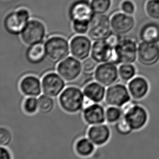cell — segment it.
<instances>
[{"label": "cell", "instance_id": "cell-1", "mask_svg": "<svg viewBox=\"0 0 159 159\" xmlns=\"http://www.w3.org/2000/svg\"><path fill=\"white\" fill-rule=\"evenodd\" d=\"M60 106L66 112L77 113L84 109L85 97L80 88L69 86L58 97Z\"/></svg>", "mask_w": 159, "mask_h": 159}, {"label": "cell", "instance_id": "cell-2", "mask_svg": "<svg viewBox=\"0 0 159 159\" xmlns=\"http://www.w3.org/2000/svg\"><path fill=\"white\" fill-rule=\"evenodd\" d=\"M123 117L133 131H139L146 125L148 121V113L139 104L129 102L123 107Z\"/></svg>", "mask_w": 159, "mask_h": 159}, {"label": "cell", "instance_id": "cell-3", "mask_svg": "<svg viewBox=\"0 0 159 159\" xmlns=\"http://www.w3.org/2000/svg\"><path fill=\"white\" fill-rule=\"evenodd\" d=\"M138 47L133 39H121L114 48V56L111 63L115 65L133 64L138 59Z\"/></svg>", "mask_w": 159, "mask_h": 159}, {"label": "cell", "instance_id": "cell-4", "mask_svg": "<svg viewBox=\"0 0 159 159\" xmlns=\"http://www.w3.org/2000/svg\"><path fill=\"white\" fill-rule=\"evenodd\" d=\"M46 57L52 62L59 63L69 57L70 43L60 36H53L44 43Z\"/></svg>", "mask_w": 159, "mask_h": 159}, {"label": "cell", "instance_id": "cell-5", "mask_svg": "<svg viewBox=\"0 0 159 159\" xmlns=\"http://www.w3.org/2000/svg\"><path fill=\"white\" fill-rule=\"evenodd\" d=\"M131 100L127 86L125 84H115L107 88L103 103L106 107L113 106L122 108Z\"/></svg>", "mask_w": 159, "mask_h": 159}, {"label": "cell", "instance_id": "cell-6", "mask_svg": "<svg viewBox=\"0 0 159 159\" xmlns=\"http://www.w3.org/2000/svg\"><path fill=\"white\" fill-rule=\"evenodd\" d=\"M30 20V13L26 8H21L7 15L4 20V28L11 35H21Z\"/></svg>", "mask_w": 159, "mask_h": 159}, {"label": "cell", "instance_id": "cell-7", "mask_svg": "<svg viewBox=\"0 0 159 159\" xmlns=\"http://www.w3.org/2000/svg\"><path fill=\"white\" fill-rule=\"evenodd\" d=\"M112 32L110 19L105 14H95L90 24L88 35L92 41L106 40Z\"/></svg>", "mask_w": 159, "mask_h": 159}, {"label": "cell", "instance_id": "cell-8", "mask_svg": "<svg viewBox=\"0 0 159 159\" xmlns=\"http://www.w3.org/2000/svg\"><path fill=\"white\" fill-rule=\"evenodd\" d=\"M45 36V25L37 19L30 20L21 33L22 41L29 46L42 43Z\"/></svg>", "mask_w": 159, "mask_h": 159}, {"label": "cell", "instance_id": "cell-9", "mask_svg": "<svg viewBox=\"0 0 159 159\" xmlns=\"http://www.w3.org/2000/svg\"><path fill=\"white\" fill-rule=\"evenodd\" d=\"M57 73L67 82L75 81L81 75L82 63L74 57L69 56L59 62L57 67Z\"/></svg>", "mask_w": 159, "mask_h": 159}, {"label": "cell", "instance_id": "cell-10", "mask_svg": "<svg viewBox=\"0 0 159 159\" xmlns=\"http://www.w3.org/2000/svg\"><path fill=\"white\" fill-rule=\"evenodd\" d=\"M94 78L96 81L108 87L116 84L120 78L118 68L112 63H101L94 72Z\"/></svg>", "mask_w": 159, "mask_h": 159}, {"label": "cell", "instance_id": "cell-11", "mask_svg": "<svg viewBox=\"0 0 159 159\" xmlns=\"http://www.w3.org/2000/svg\"><path fill=\"white\" fill-rule=\"evenodd\" d=\"M137 60L146 67L157 64L159 62V44L141 41L138 45Z\"/></svg>", "mask_w": 159, "mask_h": 159}, {"label": "cell", "instance_id": "cell-12", "mask_svg": "<svg viewBox=\"0 0 159 159\" xmlns=\"http://www.w3.org/2000/svg\"><path fill=\"white\" fill-rule=\"evenodd\" d=\"M65 82L58 73L47 74L41 80L43 92L50 97L57 98L66 88Z\"/></svg>", "mask_w": 159, "mask_h": 159}, {"label": "cell", "instance_id": "cell-13", "mask_svg": "<svg viewBox=\"0 0 159 159\" xmlns=\"http://www.w3.org/2000/svg\"><path fill=\"white\" fill-rule=\"evenodd\" d=\"M92 45L89 37L78 35L73 37L70 41V53L75 58L83 61L91 55Z\"/></svg>", "mask_w": 159, "mask_h": 159}, {"label": "cell", "instance_id": "cell-14", "mask_svg": "<svg viewBox=\"0 0 159 159\" xmlns=\"http://www.w3.org/2000/svg\"><path fill=\"white\" fill-rule=\"evenodd\" d=\"M70 17L72 22H84L90 23L95 14L90 3L81 0L74 3L70 9Z\"/></svg>", "mask_w": 159, "mask_h": 159}, {"label": "cell", "instance_id": "cell-15", "mask_svg": "<svg viewBox=\"0 0 159 159\" xmlns=\"http://www.w3.org/2000/svg\"><path fill=\"white\" fill-rule=\"evenodd\" d=\"M110 21L112 32L120 36L130 32L135 25V20L133 15H128L123 12L114 14Z\"/></svg>", "mask_w": 159, "mask_h": 159}, {"label": "cell", "instance_id": "cell-16", "mask_svg": "<svg viewBox=\"0 0 159 159\" xmlns=\"http://www.w3.org/2000/svg\"><path fill=\"white\" fill-rule=\"evenodd\" d=\"M106 109L103 103L91 104L83 110L84 120L90 126L106 123Z\"/></svg>", "mask_w": 159, "mask_h": 159}, {"label": "cell", "instance_id": "cell-17", "mask_svg": "<svg viewBox=\"0 0 159 159\" xmlns=\"http://www.w3.org/2000/svg\"><path fill=\"white\" fill-rule=\"evenodd\" d=\"M114 56V47L106 40L95 41L91 51V57L98 63L111 62Z\"/></svg>", "mask_w": 159, "mask_h": 159}, {"label": "cell", "instance_id": "cell-18", "mask_svg": "<svg viewBox=\"0 0 159 159\" xmlns=\"http://www.w3.org/2000/svg\"><path fill=\"white\" fill-rule=\"evenodd\" d=\"M127 87L132 100H140L144 98L150 90V84L146 78L138 76L128 82Z\"/></svg>", "mask_w": 159, "mask_h": 159}, {"label": "cell", "instance_id": "cell-19", "mask_svg": "<svg viewBox=\"0 0 159 159\" xmlns=\"http://www.w3.org/2000/svg\"><path fill=\"white\" fill-rule=\"evenodd\" d=\"M110 136L111 130L107 123L90 126L87 136L96 146L106 144L109 140Z\"/></svg>", "mask_w": 159, "mask_h": 159}, {"label": "cell", "instance_id": "cell-20", "mask_svg": "<svg viewBox=\"0 0 159 159\" xmlns=\"http://www.w3.org/2000/svg\"><path fill=\"white\" fill-rule=\"evenodd\" d=\"M20 89L26 97H39L43 92L41 81L33 75H27L22 78L19 82Z\"/></svg>", "mask_w": 159, "mask_h": 159}, {"label": "cell", "instance_id": "cell-21", "mask_svg": "<svg viewBox=\"0 0 159 159\" xmlns=\"http://www.w3.org/2000/svg\"><path fill=\"white\" fill-rule=\"evenodd\" d=\"M106 87L96 81L86 84L83 92L85 98L93 103H103L106 97Z\"/></svg>", "mask_w": 159, "mask_h": 159}, {"label": "cell", "instance_id": "cell-22", "mask_svg": "<svg viewBox=\"0 0 159 159\" xmlns=\"http://www.w3.org/2000/svg\"><path fill=\"white\" fill-rule=\"evenodd\" d=\"M141 41L146 43H159V25L155 22L144 24L139 32Z\"/></svg>", "mask_w": 159, "mask_h": 159}, {"label": "cell", "instance_id": "cell-23", "mask_svg": "<svg viewBox=\"0 0 159 159\" xmlns=\"http://www.w3.org/2000/svg\"><path fill=\"white\" fill-rule=\"evenodd\" d=\"M46 57L45 49L43 44L40 43L32 45L26 51V58L33 64L41 62Z\"/></svg>", "mask_w": 159, "mask_h": 159}, {"label": "cell", "instance_id": "cell-24", "mask_svg": "<svg viewBox=\"0 0 159 159\" xmlns=\"http://www.w3.org/2000/svg\"><path fill=\"white\" fill-rule=\"evenodd\" d=\"M96 146L88 137L78 140L75 145V150L78 155L83 157L90 156L95 151Z\"/></svg>", "mask_w": 159, "mask_h": 159}, {"label": "cell", "instance_id": "cell-25", "mask_svg": "<svg viewBox=\"0 0 159 159\" xmlns=\"http://www.w3.org/2000/svg\"><path fill=\"white\" fill-rule=\"evenodd\" d=\"M38 111L47 114L52 112L56 104V98L48 96V95L41 94L38 97Z\"/></svg>", "mask_w": 159, "mask_h": 159}, {"label": "cell", "instance_id": "cell-26", "mask_svg": "<svg viewBox=\"0 0 159 159\" xmlns=\"http://www.w3.org/2000/svg\"><path fill=\"white\" fill-rule=\"evenodd\" d=\"M124 115L123 108L117 106H109L106 107V123L107 124H114L122 118Z\"/></svg>", "mask_w": 159, "mask_h": 159}, {"label": "cell", "instance_id": "cell-27", "mask_svg": "<svg viewBox=\"0 0 159 159\" xmlns=\"http://www.w3.org/2000/svg\"><path fill=\"white\" fill-rule=\"evenodd\" d=\"M136 70L133 64H121L118 68L119 78L124 82H129L136 76Z\"/></svg>", "mask_w": 159, "mask_h": 159}, {"label": "cell", "instance_id": "cell-28", "mask_svg": "<svg viewBox=\"0 0 159 159\" xmlns=\"http://www.w3.org/2000/svg\"><path fill=\"white\" fill-rule=\"evenodd\" d=\"M111 0H91L90 5L95 14H105L111 6Z\"/></svg>", "mask_w": 159, "mask_h": 159}, {"label": "cell", "instance_id": "cell-29", "mask_svg": "<svg viewBox=\"0 0 159 159\" xmlns=\"http://www.w3.org/2000/svg\"><path fill=\"white\" fill-rule=\"evenodd\" d=\"M144 9L147 15L153 20H159V0H147Z\"/></svg>", "mask_w": 159, "mask_h": 159}, {"label": "cell", "instance_id": "cell-30", "mask_svg": "<svg viewBox=\"0 0 159 159\" xmlns=\"http://www.w3.org/2000/svg\"><path fill=\"white\" fill-rule=\"evenodd\" d=\"M24 110L28 114H34L38 111V100L37 97H27L23 105Z\"/></svg>", "mask_w": 159, "mask_h": 159}, {"label": "cell", "instance_id": "cell-31", "mask_svg": "<svg viewBox=\"0 0 159 159\" xmlns=\"http://www.w3.org/2000/svg\"><path fill=\"white\" fill-rule=\"evenodd\" d=\"M13 140V135L11 130L7 127H0V145L7 147L11 144Z\"/></svg>", "mask_w": 159, "mask_h": 159}, {"label": "cell", "instance_id": "cell-32", "mask_svg": "<svg viewBox=\"0 0 159 159\" xmlns=\"http://www.w3.org/2000/svg\"><path fill=\"white\" fill-rule=\"evenodd\" d=\"M98 63L96 62L91 57L86 58L82 62V70L85 74H91L95 72L98 67Z\"/></svg>", "mask_w": 159, "mask_h": 159}, {"label": "cell", "instance_id": "cell-33", "mask_svg": "<svg viewBox=\"0 0 159 159\" xmlns=\"http://www.w3.org/2000/svg\"><path fill=\"white\" fill-rule=\"evenodd\" d=\"M90 24V23L84 22H72V28L78 35H85L88 32Z\"/></svg>", "mask_w": 159, "mask_h": 159}, {"label": "cell", "instance_id": "cell-34", "mask_svg": "<svg viewBox=\"0 0 159 159\" xmlns=\"http://www.w3.org/2000/svg\"><path fill=\"white\" fill-rule=\"evenodd\" d=\"M120 9L123 13L133 15L135 13V5L131 0H124L120 4Z\"/></svg>", "mask_w": 159, "mask_h": 159}, {"label": "cell", "instance_id": "cell-35", "mask_svg": "<svg viewBox=\"0 0 159 159\" xmlns=\"http://www.w3.org/2000/svg\"><path fill=\"white\" fill-rule=\"evenodd\" d=\"M120 40L121 39H120V36L112 32L111 33V35L107 37L106 41L111 47L114 48L118 44Z\"/></svg>", "mask_w": 159, "mask_h": 159}, {"label": "cell", "instance_id": "cell-36", "mask_svg": "<svg viewBox=\"0 0 159 159\" xmlns=\"http://www.w3.org/2000/svg\"><path fill=\"white\" fill-rule=\"evenodd\" d=\"M0 159H13L11 151L6 147H0Z\"/></svg>", "mask_w": 159, "mask_h": 159}]
</instances>
